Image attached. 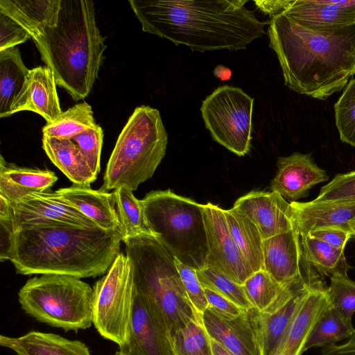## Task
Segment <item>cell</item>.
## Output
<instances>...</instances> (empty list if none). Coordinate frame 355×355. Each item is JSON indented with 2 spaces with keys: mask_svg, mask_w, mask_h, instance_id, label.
<instances>
[{
  "mask_svg": "<svg viewBox=\"0 0 355 355\" xmlns=\"http://www.w3.org/2000/svg\"><path fill=\"white\" fill-rule=\"evenodd\" d=\"M268 23L269 46L291 90L325 100L355 74V24L313 29L282 13L270 17Z\"/></svg>",
  "mask_w": 355,
  "mask_h": 355,
  "instance_id": "1",
  "label": "cell"
},
{
  "mask_svg": "<svg viewBox=\"0 0 355 355\" xmlns=\"http://www.w3.org/2000/svg\"><path fill=\"white\" fill-rule=\"evenodd\" d=\"M247 1H128L142 30L204 52L245 49L264 35L266 22L245 6Z\"/></svg>",
  "mask_w": 355,
  "mask_h": 355,
  "instance_id": "2",
  "label": "cell"
},
{
  "mask_svg": "<svg viewBox=\"0 0 355 355\" xmlns=\"http://www.w3.org/2000/svg\"><path fill=\"white\" fill-rule=\"evenodd\" d=\"M120 232L99 227L45 225L15 231L10 261L24 275L76 278L104 275L120 253Z\"/></svg>",
  "mask_w": 355,
  "mask_h": 355,
  "instance_id": "3",
  "label": "cell"
},
{
  "mask_svg": "<svg viewBox=\"0 0 355 355\" xmlns=\"http://www.w3.org/2000/svg\"><path fill=\"white\" fill-rule=\"evenodd\" d=\"M95 15L92 1L60 0L57 24L32 38L56 85L76 101L90 93L107 47Z\"/></svg>",
  "mask_w": 355,
  "mask_h": 355,
  "instance_id": "4",
  "label": "cell"
},
{
  "mask_svg": "<svg viewBox=\"0 0 355 355\" xmlns=\"http://www.w3.org/2000/svg\"><path fill=\"white\" fill-rule=\"evenodd\" d=\"M131 263L135 291L166 324L171 335L192 320L202 321L189 301L174 257L153 236L123 241Z\"/></svg>",
  "mask_w": 355,
  "mask_h": 355,
  "instance_id": "5",
  "label": "cell"
},
{
  "mask_svg": "<svg viewBox=\"0 0 355 355\" xmlns=\"http://www.w3.org/2000/svg\"><path fill=\"white\" fill-rule=\"evenodd\" d=\"M167 144L168 134L159 110L148 105L136 107L116 140L101 189L125 187L137 190L154 174Z\"/></svg>",
  "mask_w": 355,
  "mask_h": 355,
  "instance_id": "6",
  "label": "cell"
},
{
  "mask_svg": "<svg viewBox=\"0 0 355 355\" xmlns=\"http://www.w3.org/2000/svg\"><path fill=\"white\" fill-rule=\"evenodd\" d=\"M141 200L149 227L164 248L196 270L205 268L208 249L203 205L171 189L152 191Z\"/></svg>",
  "mask_w": 355,
  "mask_h": 355,
  "instance_id": "7",
  "label": "cell"
},
{
  "mask_svg": "<svg viewBox=\"0 0 355 355\" xmlns=\"http://www.w3.org/2000/svg\"><path fill=\"white\" fill-rule=\"evenodd\" d=\"M18 300L27 314L64 331L85 329L93 323V288L79 278L35 276L20 288Z\"/></svg>",
  "mask_w": 355,
  "mask_h": 355,
  "instance_id": "8",
  "label": "cell"
},
{
  "mask_svg": "<svg viewBox=\"0 0 355 355\" xmlns=\"http://www.w3.org/2000/svg\"><path fill=\"white\" fill-rule=\"evenodd\" d=\"M134 297L131 263L120 252L93 287V324L103 338L119 347L129 336Z\"/></svg>",
  "mask_w": 355,
  "mask_h": 355,
  "instance_id": "9",
  "label": "cell"
},
{
  "mask_svg": "<svg viewBox=\"0 0 355 355\" xmlns=\"http://www.w3.org/2000/svg\"><path fill=\"white\" fill-rule=\"evenodd\" d=\"M254 98L239 87H217L202 102L206 128L219 144L239 156L250 151Z\"/></svg>",
  "mask_w": 355,
  "mask_h": 355,
  "instance_id": "10",
  "label": "cell"
},
{
  "mask_svg": "<svg viewBox=\"0 0 355 355\" xmlns=\"http://www.w3.org/2000/svg\"><path fill=\"white\" fill-rule=\"evenodd\" d=\"M315 278L284 286L275 301L263 311H247L261 355H272L308 291L323 282Z\"/></svg>",
  "mask_w": 355,
  "mask_h": 355,
  "instance_id": "11",
  "label": "cell"
},
{
  "mask_svg": "<svg viewBox=\"0 0 355 355\" xmlns=\"http://www.w3.org/2000/svg\"><path fill=\"white\" fill-rule=\"evenodd\" d=\"M207 241L206 267L243 285L254 272L229 231L224 209L211 202L202 206Z\"/></svg>",
  "mask_w": 355,
  "mask_h": 355,
  "instance_id": "12",
  "label": "cell"
},
{
  "mask_svg": "<svg viewBox=\"0 0 355 355\" xmlns=\"http://www.w3.org/2000/svg\"><path fill=\"white\" fill-rule=\"evenodd\" d=\"M263 270L283 286L322 277L305 260L300 235L295 227L263 240Z\"/></svg>",
  "mask_w": 355,
  "mask_h": 355,
  "instance_id": "13",
  "label": "cell"
},
{
  "mask_svg": "<svg viewBox=\"0 0 355 355\" xmlns=\"http://www.w3.org/2000/svg\"><path fill=\"white\" fill-rule=\"evenodd\" d=\"M11 204L15 231L27 227L55 224L96 227L56 191L33 193Z\"/></svg>",
  "mask_w": 355,
  "mask_h": 355,
  "instance_id": "14",
  "label": "cell"
},
{
  "mask_svg": "<svg viewBox=\"0 0 355 355\" xmlns=\"http://www.w3.org/2000/svg\"><path fill=\"white\" fill-rule=\"evenodd\" d=\"M119 351L125 355H173L166 324L135 291L129 336Z\"/></svg>",
  "mask_w": 355,
  "mask_h": 355,
  "instance_id": "15",
  "label": "cell"
},
{
  "mask_svg": "<svg viewBox=\"0 0 355 355\" xmlns=\"http://www.w3.org/2000/svg\"><path fill=\"white\" fill-rule=\"evenodd\" d=\"M232 208L255 225L263 240L294 227L290 203L275 191H252L238 198Z\"/></svg>",
  "mask_w": 355,
  "mask_h": 355,
  "instance_id": "16",
  "label": "cell"
},
{
  "mask_svg": "<svg viewBox=\"0 0 355 355\" xmlns=\"http://www.w3.org/2000/svg\"><path fill=\"white\" fill-rule=\"evenodd\" d=\"M277 166L270 189L291 202L308 196L313 186L329 180L326 171L314 162L311 154L293 153L279 157Z\"/></svg>",
  "mask_w": 355,
  "mask_h": 355,
  "instance_id": "17",
  "label": "cell"
},
{
  "mask_svg": "<svg viewBox=\"0 0 355 355\" xmlns=\"http://www.w3.org/2000/svg\"><path fill=\"white\" fill-rule=\"evenodd\" d=\"M329 303L327 286L324 282L312 286L300 302L272 355H301L313 327Z\"/></svg>",
  "mask_w": 355,
  "mask_h": 355,
  "instance_id": "18",
  "label": "cell"
},
{
  "mask_svg": "<svg viewBox=\"0 0 355 355\" xmlns=\"http://www.w3.org/2000/svg\"><path fill=\"white\" fill-rule=\"evenodd\" d=\"M294 227L300 236L320 228L349 230L355 220V200L328 202H290Z\"/></svg>",
  "mask_w": 355,
  "mask_h": 355,
  "instance_id": "19",
  "label": "cell"
},
{
  "mask_svg": "<svg viewBox=\"0 0 355 355\" xmlns=\"http://www.w3.org/2000/svg\"><path fill=\"white\" fill-rule=\"evenodd\" d=\"M282 14L309 28L343 27L355 24V0H293Z\"/></svg>",
  "mask_w": 355,
  "mask_h": 355,
  "instance_id": "20",
  "label": "cell"
},
{
  "mask_svg": "<svg viewBox=\"0 0 355 355\" xmlns=\"http://www.w3.org/2000/svg\"><path fill=\"white\" fill-rule=\"evenodd\" d=\"M53 72L47 67L30 69L26 83L16 98L11 115L20 111H31L42 116L46 123L54 121L62 113Z\"/></svg>",
  "mask_w": 355,
  "mask_h": 355,
  "instance_id": "21",
  "label": "cell"
},
{
  "mask_svg": "<svg viewBox=\"0 0 355 355\" xmlns=\"http://www.w3.org/2000/svg\"><path fill=\"white\" fill-rule=\"evenodd\" d=\"M202 324L210 338L232 355H261L247 311L226 318L207 308Z\"/></svg>",
  "mask_w": 355,
  "mask_h": 355,
  "instance_id": "22",
  "label": "cell"
},
{
  "mask_svg": "<svg viewBox=\"0 0 355 355\" xmlns=\"http://www.w3.org/2000/svg\"><path fill=\"white\" fill-rule=\"evenodd\" d=\"M56 191L96 226L122 234L113 192L77 184Z\"/></svg>",
  "mask_w": 355,
  "mask_h": 355,
  "instance_id": "23",
  "label": "cell"
},
{
  "mask_svg": "<svg viewBox=\"0 0 355 355\" xmlns=\"http://www.w3.org/2000/svg\"><path fill=\"white\" fill-rule=\"evenodd\" d=\"M57 180L51 171L19 167L6 162L1 155L0 195L12 203L31 194L47 191Z\"/></svg>",
  "mask_w": 355,
  "mask_h": 355,
  "instance_id": "24",
  "label": "cell"
},
{
  "mask_svg": "<svg viewBox=\"0 0 355 355\" xmlns=\"http://www.w3.org/2000/svg\"><path fill=\"white\" fill-rule=\"evenodd\" d=\"M0 345L17 355H91L87 346L81 341L36 331L19 337L1 335Z\"/></svg>",
  "mask_w": 355,
  "mask_h": 355,
  "instance_id": "25",
  "label": "cell"
},
{
  "mask_svg": "<svg viewBox=\"0 0 355 355\" xmlns=\"http://www.w3.org/2000/svg\"><path fill=\"white\" fill-rule=\"evenodd\" d=\"M42 148L52 163L73 184L89 187L96 180L97 176L71 139L43 136Z\"/></svg>",
  "mask_w": 355,
  "mask_h": 355,
  "instance_id": "26",
  "label": "cell"
},
{
  "mask_svg": "<svg viewBox=\"0 0 355 355\" xmlns=\"http://www.w3.org/2000/svg\"><path fill=\"white\" fill-rule=\"evenodd\" d=\"M60 0H1L0 12L22 26L33 38L45 27L57 24Z\"/></svg>",
  "mask_w": 355,
  "mask_h": 355,
  "instance_id": "27",
  "label": "cell"
},
{
  "mask_svg": "<svg viewBox=\"0 0 355 355\" xmlns=\"http://www.w3.org/2000/svg\"><path fill=\"white\" fill-rule=\"evenodd\" d=\"M29 71L18 47L0 51L1 118L11 115L14 103L24 86Z\"/></svg>",
  "mask_w": 355,
  "mask_h": 355,
  "instance_id": "28",
  "label": "cell"
},
{
  "mask_svg": "<svg viewBox=\"0 0 355 355\" xmlns=\"http://www.w3.org/2000/svg\"><path fill=\"white\" fill-rule=\"evenodd\" d=\"M224 213L230 234L253 272L263 269V239L255 225L232 207Z\"/></svg>",
  "mask_w": 355,
  "mask_h": 355,
  "instance_id": "29",
  "label": "cell"
},
{
  "mask_svg": "<svg viewBox=\"0 0 355 355\" xmlns=\"http://www.w3.org/2000/svg\"><path fill=\"white\" fill-rule=\"evenodd\" d=\"M302 250L306 262L322 277L347 275L345 250H340L313 238L300 236Z\"/></svg>",
  "mask_w": 355,
  "mask_h": 355,
  "instance_id": "30",
  "label": "cell"
},
{
  "mask_svg": "<svg viewBox=\"0 0 355 355\" xmlns=\"http://www.w3.org/2000/svg\"><path fill=\"white\" fill-rule=\"evenodd\" d=\"M355 328L352 319L347 318L331 302L313 327L304 347V352L313 347H324L349 338Z\"/></svg>",
  "mask_w": 355,
  "mask_h": 355,
  "instance_id": "31",
  "label": "cell"
},
{
  "mask_svg": "<svg viewBox=\"0 0 355 355\" xmlns=\"http://www.w3.org/2000/svg\"><path fill=\"white\" fill-rule=\"evenodd\" d=\"M113 193L123 241L140 236H155L148 223L142 200L136 198L132 191L125 187L116 189Z\"/></svg>",
  "mask_w": 355,
  "mask_h": 355,
  "instance_id": "32",
  "label": "cell"
},
{
  "mask_svg": "<svg viewBox=\"0 0 355 355\" xmlns=\"http://www.w3.org/2000/svg\"><path fill=\"white\" fill-rule=\"evenodd\" d=\"M96 125L91 105L82 102L62 112L54 121L46 123L42 133L44 137L71 139Z\"/></svg>",
  "mask_w": 355,
  "mask_h": 355,
  "instance_id": "33",
  "label": "cell"
},
{
  "mask_svg": "<svg viewBox=\"0 0 355 355\" xmlns=\"http://www.w3.org/2000/svg\"><path fill=\"white\" fill-rule=\"evenodd\" d=\"M173 355H214L202 321L192 320L171 335Z\"/></svg>",
  "mask_w": 355,
  "mask_h": 355,
  "instance_id": "34",
  "label": "cell"
},
{
  "mask_svg": "<svg viewBox=\"0 0 355 355\" xmlns=\"http://www.w3.org/2000/svg\"><path fill=\"white\" fill-rule=\"evenodd\" d=\"M247 297L258 311L268 308L279 295L284 286L262 269L253 272L243 283Z\"/></svg>",
  "mask_w": 355,
  "mask_h": 355,
  "instance_id": "35",
  "label": "cell"
},
{
  "mask_svg": "<svg viewBox=\"0 0 355 355\" xmlns=\"http://www.w3.org/2000/svg\"><path fill=\"white\" fill-rule=\"evenodd\" d=\"M203 287L226 297L245 311L252 308L243 285L237 284L223 273L209 267L196 270Z\"/></svg>",
  "mask_w": 355,
  "mask_h": 355,
  "instance_id": "36",
  "label": "cell"
},
{
  "mask_svg": "<svg viewBox=\"0 0 355 355\" xmlns=\"http://www.w3.org/2000/svg\"><path fill=\"white\" fill-rule=\"evenodd\" d=\"M334 112L340 140L355 147V78L349 80L335 103Z\"/></svg>",
  "mask_w": 355,
  "mask_h": 355,
  "instance_id": "37",
  "label": "cell"
},
{
  "mask_svg": "<svg viewBox=\"0 0 355 355\" xmlns=\"http://www.w3.org/2000/svg\"><path fill=\"white\" fill-rule=\"evenodd\" d=\"M327 294L331 304L352 319L355 313V282L347 275L332 277L327 287Z\"/></svg>",
  "mask_w": 355,
  "mask_h": 355,
  "instance_id": "38",
  "label": "cell"
},
{
  "mask_svg": "<svg viewBox=\"0 0 355 355\" xmlns=\"http://www.w3.org/2000/svg\"><path fill=\"white\" fill-rule=\"evenodd\" d=\"M71 140L78 146L87 165L97 176L101 169V154L103 141L101 127L97 125L76 135Z\"/></svg>",
  "mask_w": 355,
  "mask_h": 355,
  "instance_id": "39",
  "label": "cell"
},
{
  "mask_svg": "<svg viewBox=\"0 0 355 355\" xmlns=\"http://www.w3.org/2000/svg\"><path fill=\"white\" fill-rule=\"evenodd\" d=\"M174 261L187 297L198 315L202 318V313L208 307V303L196 270L184 264L176 258H174Z\"/></svg>",
  "mask_w": 355,
  "mask_h": 355,
  "instance_id": "40",
  "label": "cell"
},
{
  "mask_svg": "<svg viewBox=\"0 0 355 355\" xmlns=\"http://www.w3.org/2000/svg\"><path fill=\"white\" fill-rule=\"evenodd\" d=\"M355 200V171L337 174L323 186L315 202Z\"/></svg>",
  "mask_w": 355,
  "mask_h": 355,
  "instance_id": "41",
  "label": "cell"
},
{
  "mask_svg": "<svg viewBox=\"0 0 355 355\" xmlns=\"http://www.w3.org/2000/svg\"><path fill=\"white\" fill-rule=\"evenodd\" d=\"M32 38L29 33L8 15L0 12V51Z\"/></svg>",
  "mask_w": 355,
  "mask_h": 355,
  "instance_id": "42",
  "label": "cell"
},
{
  "mask_svg": "<svg viewBox=\"0 0 355 355\" xmlns=\"http://www.w3.org/2000/svg\"><path fill=\"white\" fill-rule=\"evenodd\" d=\"M203 288L208 303L207 308L211 309L222 317L234 318L246 311L215 291L206 287Z\"/></svg>",
  "mask_w": 355,
  "mask_h": 355,
  "instance_id": "43",
  "label": "cell"
},
{
  "mask_svg": "<svg viewBox=\"0 0 355 355\" xmlns=\"http://www.w3.org/2000/svg\"><path fill=\"white\" fill-rule=\"evenodd\" d=\"M307 235L340 250H345L347 242L353 236L349 231L332 227L317 229Z\"/></svg>",
  "mask_w": 355,
  "mask_h": 355,
  "instance_id": "44",
  "label": "cell"
},
{
  "mask_svg": "<svg viewBox=\"0 0 355 355\" xmlns=\"http://www.w3.org/2000/svg\"><path fill=\"white\" fill-rule=\"evenodd\" d=\"M1 250L0 261L10 260L15 236L14 219L0 218Z\"/></svg>",
  "mask_w": 355,
  "mask_h": 355,
  "instance_id": "45",
  "label": "cell"
},
{
  "mask_svg": "<svg viewBox=\"0 0 355 355\" xmlns=\"http://www.w3.org/2000/svg\"><path fill=\"white\" fill-rule=\"evenodd\" d=\"M321 355H355V330L343 343L322 347Z\"/></svg>",
  "mask_w": 355,
  "mask_h": 355,
  "instance_id": "46",
  "label": "cell"
},
{
  "mask_svg": "<svg viewBox=\"0 0 355 355\" xmlns=\"http://www.w3.org/2000/svg\"><path fill=\"white\" fill-rule=\"evenodd\" d=\"M293 0L254 1L258 9L272 17L282 13Z\"/></svg>",
  "mask_w": 355,
  "mask_h": 355,
  "instance_id": "47",
  "label": "cell"
},
{
  "mask_svg": "<svg viewBox=\"0 0 355 355\" xmlns=\"http://www.w3.org/2000/svg\"><path fill=\"white\" fill-rule=\"evenodd\" d=\"M0 218L14 219L13 209L11 202L0 195Z\"/></svg>",
  "mask_w": 355,
  "mask_h": 355,
  "instance_id": "48",
  "label": "cell"
},
{
  "mask_svg": "<svg viewBox=\"0 0 355 355\" xmlns=\"http://www.w3.org/2000/svg\"><path fill=\"white\" fill-rule=\"evenodd\" d=\"M214 75L221 80H227L232 76V71L229 68L219 64L214 69Z\"/></svg>",
  "mask_w": 355,
  "mask_h": 355,
  "instance_id": "49",
  "label": "cell"
},
{
  "mask_svg": "<svg viewBox=\"0 0 355 355\" xmlns=\"http://www.w3.org/2000/svg\"><path fill=\"white\" fill-rule=\"evenodd\" d=\"M211 341L214 355H232L214 340L211 339Z\"/></svg>",
  "mask_w": 355,
  "mask_h": 355,
  "instance_id": "50",
  "label": "cell"
},
{
  "mask_svg": "<svg viewBox=\"0 0 355 355\" xmlns=\"http://www.w3.org/2000/svg\"><path fill=\"white\" fill-rule=\"evenodd\" d=\"M349 230L352 233L353 236H355V220L349 223Z\"/></svg>",
  "mask_w": 355,
  "mask_h": 355,
  "instance_id": "51",
  "label": "cell"
},
{
  "mask_svg": "<svg viewBox=\"0 0 355 355\" xmlns=\"http://www.w3.org/2000/svg\"><path fill=\"white\" fill-rule=\"evenodd\" d=\"M115 355H125V354H123L121 352L118 351V352L115 354Z\"/></svg>",
  "mask_w": 355,
  "mask_h": 355,
  "instance_id": "52",
  "label": "cell"
}]
</instances>
